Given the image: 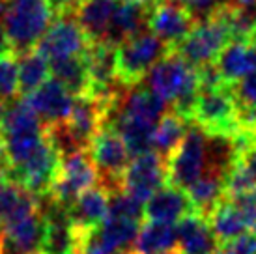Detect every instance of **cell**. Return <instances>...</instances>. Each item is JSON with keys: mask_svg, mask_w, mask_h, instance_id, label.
<instances>
[{"mask_svg": "<svg viewBox=\"0 0 256 254\" xmlns=\"http://www.w3.org/2000/svg\"><path fill=\"white\" fill-rule=\"evenodd\" d=\"M19 92V75H17V56H0V99H12Z\"/></svg>", "mask_w": 256, "mask_h": 254, "instance_id": "31", "label": "cell"}, {"mask_svg": "<svg viewBox=\"0 0 256 254\" xmlns=\"http://www.w3.org/2000/svg\"><path fill=\"white\" fill-rule=\"evenodd\" d=\"M47 222L40 213L0 230V254H42Z\"/></svg>", "mask_w": 256, "mask_h": 254, "instance_id": "15", "label": "cell"}, {"mask_svg": "<svg viewBox=\"0 0 256 254\" xmlns=\"http://www.w3.org/2000/svg\"><path fill=\"white\" fill-rule=\"evenodd\" d=\"M192 124H196L206 134L226 136V138L234 136L240 126H238V103L232 88L224 84L215 90L198 92Z\"/></svg>", "mask_w": 256, "mask_h": 254, "instance_id": "6", "label": "cell"}, {"mask_svg": "<svg viewBox=\"0 0 256 254\" xmlns=\"http://www.w3.org/2000/svg\"><path fill=\"white\" fill-rule=\"evenodd\" d=\"M232 204L238 208V212L242 213L243 220L247 224V230H250V234L256 236V187L252 190H249L247 194L230 200Z\"/></svg>", "mask_w": 256, "mask_h": 254, "instance_id": "34", "label": "cell"}, {"mask_svg": "<svg viewBox=\"0 0 256 254\" xmlns=\"http://www.w3.org/2000/svg\"><path fill=\"white\" fill-rule=\"evenodd\" d=\"M224 84H234L256 71V45L249 42H230L215 60Z\"/></svg>", "mask_w": 256, "mask_h": 254, "instance_id": "19", "label": "cell"}, {"mask_svg": "<svg viewBox=\"0 0 256 254\" xmlns=\"http://www.w3.org/2000/svg\"><path fill=\"white\" fill-rule=\"evenodd\" d=\"M230 43L226 22L220 14H215L206 21L196 22L191 34L185 38L174 49L176 54L184 58L192 68H204L208 64H215L220 50Z\"/></svg>", "mask_w": 256, "mask_h": 254, "instance_id": "7", "label": "cell"}, {"mask_svg": "<svg viewBox=\"0 0 256 254\" xmlns=\"http://www.w3.org/2000/svg\"><path fill=\"white\" fill-rule=\"evenodd\" d=\"M120 2H142V0H120Z\"/></svg>", "mask_w": 256, "mask_h": 254, "instance_id": "39", "label": "cell"}, {"mask_svg": "<svg viewBox=\"0 0 256 254\" xmlns=\"http://www.w3.org/2000/svg\"><path fill=\"white\" fill-rule=\"evenodd\" d=\"M146 88L170 106L174 114L192 124L198 98V71L170 50L144 77Z\"/></svg>", "mask_w": 256, "mask_h": 254, "instance_id": "1", "label": "cell"}, {"mask_svg": "<svg viewBox=\"0 0 256 254\" xmlns=\"http://www.w3.org/2000/svg\"><path fill=\"white\" fill-rule=\"evenodd\" d=\"M54 19L49 0H10L2 17V26L15 56L36 49L38 42Z\"/></svg>", "mask_w": 256, "mask_h": 254, "instance_id": "2", "label": "cell"}, {"mask_svg": "<svg viewBox=\"0 0 256 254\" xmlns=\"http://www.w3.org/2000/svg\"><path fill=\"white\" fill-rule=\"evenodd\" d=\"M164 254H178V252H164Z\"/></svg>", "mask_w": 256, "mask_h": 254, "instance_id": "40", "label": "cell"}, {"mask_svg": "<svg viewBox=\"0 0 256 254\" xmlns=\"http://www.w3.org/2000/svg\"><path fill=\"white\" fill-rule=\"evenodd\" d=\"M208 170V134L196 124L187 129L184 142L166 161L168 185L187 190Z\"/></svg>", "mask_w": 256, "mask_h": 254, "instance_id": "5", "label": "cell"}, {"mask_svg": "<svg viewBox=\"0 0 256 254\" xmlns=\"http://www.w3.org/2000/svg\"><path fill=\"white\" fill-rule=\"evenodd\" d=\"M191 213H194V210L187 192L172 185H164L144 204V217L148 222L174 226Z\"/></svg>", "mask_w": 256, "mask_h": 254, "instance_id": "16", "label": "cell"}, {"mask_svg": "<svg viewBox=\"0 0 256 254\" xmlns=\"http://www.w3.org/2000/svg\"><path fill=\"white\" fill-rule=\"evenodd\" d=\"M22 101L36 112V116L45 127L64 124L70 118L72 108L75 105V98L54 78H49L36 92L24 96Z\"/></svg>", "mask_w": 256, "mask_h": 254, "instance_id": "12", "label": "cell"}, {"mask_svg": "<svg viewBox=\"0 0 256 254\" xmlns=\"http://www.w3.org/2000/svg\"><path fill=\"white\" fill-rule=\"evenodd\" d=\"M174 228L178 238V254H215L219 243L202 215L191 213L176 222Z\"/></svg>", "mask_w": 256, "mask_h": 254, "instance_id": "18", "label": "cell"}, {"mask_svg": "<svg viewBox=\"0 0 256 254\" xmlns=\"http://www.w3.org/2000/svg\"><path fill=\"white\" fill-rule=\"evenodd\" d=\"M178 238L176 228L159 222H144L133 243V254H164L176 252Z\"/></svg>", "mask_w": 256, "mask_h": 254, "instance_id": "26", "label": "cell"}, {"mask_svg": "<svg viewBox=\"0 0 256 254\" xmlns=\"http://www.w3.org/2000/svg\"><path fill=\"white\" fill-rule=\"evenodd\" d=\"M6 108H8V103L0 99V120H2V116H4V112H6Z\"/></svg>", "mask_w": 256, "mask_h": 254, "instance_id": "37", "label": "cell"}, {"mask_svg": "<svg viewBox=\"0 0 256 254\" xmlns=\"http://www.w3.org/2000/svg\"><path fill=\"white\" fill-rule=\"evenodd\" d=\"M49 64L52 78L64 86L73 98L90 96V75H88V64L84 54L52 60Z\"/></svg>", "mask_w": 256, "mask_h": 254, "instance_id": "23", "label": "cell"}, {"mask_svg": "<svg viewBox=\"0 0 256 254\" xmlns=\"http://www.w3.org/2000/svg\"><path fill=\"white\" fill-rule=\"evenodd\" d=\"M90 45L92 43L86 40L75 15L66 14L52 19L47 32L38 42L36 50L49 62H52L70 56H82L90 49Z\"/></svg>", "mask_w": 256, "mask_h": 254, "instance_id": "9", "label": "cell"}, {"mask_svg": "<svg viewBox=\"0 0 256 254\" xmlns=\"http://www.w3.org/2000/svg\"><path fill=\"white\" fill-rule=\"evenodd\" d=\"M17 75H19V92L28 96L36 92L40 86H43L50 78V64L47 58L34 49L19 56Z\"/></svg>", "mask_w": 256, "mask_h": 254, "instance_id": "29", "label": "cell"}, {"mask_svg": "<svg viewBox=\"0 0 256 254\" xmlns=\"http://www.w3.org/2000/svg\"><path fill=\"white\" fill-rule=\"evenodd\" d=\"M238 108H256V71L230 84Z\"/></svg>", "mask_w": 256, "mask_h": 254, "instance_id": "32", "label": "cell"}, {"mask_svg": "<svg viewBox=\"0 0 256 254\" xmlns=\"http://www.w3.org/2000/svg\"><path fill=\"white\" fill-rule=\"evenodd\" d=\"M36 213V196L21 185L0 182V230L28 219Z\"/></svg>", "mask_w": 256, "mask_h": 254, "instance_id": "21", "label": "cell"}, {"mask_svg": "<svg viewBox=\"0 0 256 254\" xmlns=\"http://www.w3.org/2000/svg\"><path fill=\"white\" fill-rule=\"evenodd\" d=\"M185 192L191 200L194 213L208 219L210 213L215 210V206L224 198V174L215 172V170H206L204 176Z\"/></svg>", "mask_w": 256, "mask_h": 254, "instance_id": "24", "label": "cell"}, {"mask_svg": "<svg viewBox=\"0 0 256 254\" xmlns=\"http://www.w3.org/2000/svg\"><path fill=\"white\" fill-rule=\"evenodd\" d=\"M164 185H168L166 161L154 150L133 157L122 178V190L140 204H146Z\"/></svg>", "mask_w": 256, "mask_h": 254, "instance_id": "8", "label": "cell"}, {"mask_svg": "<svg viewBox=\"0 0 256 254\" xmlns=\"http://www.w3.org/2000/svg\"><path fill=\"white\" fill-rule=\"evenodd\" d=\"M118 0H82L75 10L80 30L90 43L105 42Z\"/></svg>", "mask_w": 256, "mask_h": 254, "instance_id": "20", "label": "cell"}, {"mask_svg": "<svg viewBox=\"0 0 256 254\" xmlns=\"http://www.w3.org/2000/svg\"><path fill=\"white\" fill-rule=\"evenodd\" d=\"M189 126H191L189 122H185L184 118H180L178 114L168 110L161 120L157 122L156 126L154 138H152V148H154V152L159 157H163L164 161H168V157L184 142Z\"/></svg>", "mask_w": 256, "mask_h": 254, "instance_id": "27", "label": "cell"}, {"mask_svg": "<svg viewBox=\"0 0 256 254\" xmlns=\"http://www.w3.org/2000/svg\"><path fill=\"white\" fill-rule=\"evenodd\" d=\"M98 185V172L94 168L88 152H78L60 159L58 174L50 185V194L56 202L68 206L75 202L84 190Z\"/></svg>", "mask_w": 256, "mask_h": 254, "instance_id": "10", "label": "cell"}, {"mask_svg": "<svg viewBox=\"0 0 256 254\" xmlns=\"http://www.w3.org/2000/svg\"><path fill=\"white\" fill-rule=\"evenodd\" d=\"M206 220L217 243H224L247 234V224L243 220L242 213L238 212V208L230 200H224V198L215 206V210L210 213Z\"/></svg>", "mask_w": 256, "mask_h": 254, "instance_id": "28", "label": "cell"}, {"mask_svg": "<svg viewBox=\"0 0 256 254\" xmlns=\"http://www.w3.org/2000/svg\"><path fill=\"white\" fill-rule=\"evenodd\" d=\"M138 230H140V222L107 219L96 232L88 234V238L105 254H112L118 250H128L129 245L135 243Z\"/></svg>", "mask_w": 256, "mask_h": 254, "instance_id": "22", "label": "cell"}, {"mask_svg": "<svg viewBox=\"0 0 256 254\" xmlns=\"http://www.w3.org/2000/svg\"><path fill=\"white\" fill-rule=\"evenodd\" d=\"M108 215V194L98 185L84 190L80 196L68 206V219L78 238L96 232Z\"/></svg>", "mask_w": 256, "mask_h": 254, "instance_id": "14", "label": "cell"}, {"mask_svg": "<svg viewBox=\"0 0 256 254\" xmlns=\"http://www.w3.org/2000/svg\"><path fill=\"white\" fill-rule=\"evenodd\" d=\"M150 14H152V8L144 2H122V4H118L112 15V21H110V26H108V32L105 36V42L118 47L122 42L140 34V32H146Z\"/></svg>", "mask_w": 256, "mask_h": 254, "instance_id": "17", "label": "cell"}, {"mask_svg": "<svg viewBox=\"0 0 256 254\" xmlns=\"http://www.w3.org/2000/svg\"><path fill=\"white\" fill-rule=\"evenodd\" d=\"M144 217V204L126 194L124 190L108 194V215L107 219H122L140 222Z\"/></svg>", "mask_w": 256, "mask_h": 254, "instance_id": "30", "label": "cell"}, {"mask_svg": "<svg viewBox=\"0 0 256 254\" xmlns=\"http://www.w3.org/2000/svg\"><path fill=\"white\" fill-rule=\"evenodd\" d=\"M105 116H107V105L103 101L92 96L75 98V105L70 118L66 120V127L78 146L88 152L90 142L103 127Z\"/></svg>", "mask_w": 256, "mask_h": 254, "instance_id": "13", "label": "cell"}, {"mask_svg": "<svg viewBox=\"0 0 256 254\" xmlns=\"http://www.w3.org/2000/svg\"><path fill=\"white\" fill-rule=\"evenodd\" d=\"M43 133H45V126L24 101L8 105L6 112L0 120V138L32 136V134Z\"/></svg>", "mask_w": 256, "mask_h": 254, "instance_id": "25", "label": "cell"}, {"mask_svg": "<svg viewBox=\"0 0 256 254\" xmlns=\"http://www.w3.org/2000/svg\"><path fill=\"white\" fill-rule=\"evenodd\" d=\"M215 254H256V236L243 234L240 238L219 243Z\"/></svg>", "mask_w": 256, "mask_h": 254, "instance_id": "33", "label": "cell"}, {"mask_svg": "<svg viewBox=\"0 0 256 254\" xmlns=\"http://www.w3.org/2000/svg\"><path fill=\"white\" fill-rule=\"evenodd\" d=\"M236 6H250V4H256V0H234Z\"/></svg>", "mask_w": 256, "mask_h": 254, "instance_id": "36", "label": "cell"}, {"mask_svg": "<svg viewBox=\"0 0 256 254\" xmlns=\"http://www.w3.org/2000/svg\"><path fill=\"white\" fill-rule=\"evenodd\" d=\"M112 254H133L131 250H118V252H112Z\"/></svg>", "mask_w": 256, "mask_h": 254, "instance_id": "38", "label": "cell"}, {"mask_svg": "<svg viewBox=\"0 0 256 254\" xmlns=\"http://www.w3.org/2000/svg\"><path fill=\"white\" fill-rule=\"evenodd\" d=\"M88 156L94 168L98 172V187L107 194L120 192L122 178L129 164V156L126 142L110 127H101L88 146Z\"/></svg>", "mask_w": 256, "mask_h": 254, "instance_id": "4", "label": "cell"}, {"mask_svg": "<svg viewBox=\"0 0 256 254\" xmlns=\"http://www.w3.org/2000/svg\"><path fill=\"white\" fill-rule=\"evenodd\" d=\"M10 54H15L14 49H12V43L8 40V34L2 22H0V56H10Z\"/></svg>", "mask_w": 256, "mask_h": 254, "instance_id": "35", "label": "cell"}, {"mask_svg": "<svg viewBox=\"0 0 256 254\" xmlns=\"http://www.w3.org/2000/svg\"><path fill=\"white\" fill-rule=\"evenodd\" d=\"M170 49L150 30L129 38L116 47V77L126 88L140 84L148 71L163 60Z\"/></svg>", "mask_w": 256, "mask_h": 254, "instance_id": "3", "label": "cell"}, {"mask_svg": "<svg viewBox=\"0 0 256 254\" xmlns=\"http://www.w3.org/2000/svg\"><path fill=\"white\" fill-rule=\"evenodd\" d=\"M194 26L196 19L174 0H163L157 4L148 19V30L170 50L176 49Z\"/></svg>", "mask_w": 256, "mask_h": 254, "instance_id": "11", "label": "cell"}]
</instances>
